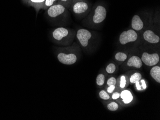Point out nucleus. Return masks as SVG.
<instances>
[{
    "instance_id": "f257e3e1",
    "label": "nucleus",
    "mask_w": 160,
    "mask_h": 120,
    "mask_svg": "<svg viewBox=\"0 0 160 120\" xmlns=\"http://www.w3.org/2000/svg\"><path fill=\"white\" fill-rule=\"evenodd\" d=\"M57 59L62 64L72 65L78 61L80 56V48L76 43L56 49Z\"/></svg>"
},
{
    "instance_id": "f03ea898",
    "label": "nucleus",
    "mask_w": 160,
    "mask_h": 120,
    "mask_svg": "<svg viewBox=\"0 0 160 120\" xmlns=\"http://www.w3.org/2000/svg\"><path fill=\"white\" fill-rule=\"evenodd\" d=\"M73 29L60 26L53 29L50 33V39L56 44L62 46H68L73 43L76 36Z\"/></svg>"
},
{
    "instance_id": "7ed1b4c3",
    "label": "nucleus",
    "mask_w": 160,
    "mask_h": 120,
    "mask_svg": "<svg viewBox=\"0 0 160 120\" xmlns=\"http://www.w3.org/2000/svg\"><path fill=\"white\" fill-rule=\"evenodd\" d=\"M46 11V17L50 23L55 25H63L69 18L68 9L62 4L57 3Z\"/></svg>"
},
{
    "instance_id": "20e7f679",
    "label": "nucleus",
    "mask_w": 160,
    "mask_h": 120,
    "mask_svg": "<svg viewBox=\"0 0 160 120\" xmlns=\"http://www.w3.org/2000/svg\"><path fill=\"white\" fill-rule=\"evenodd\" d=\"M107 11L106 8L102 5H99L94 8L92 14H91L89 17L85 20V23L88 24L92 23L95 24H99L104 22L106 18Z\"/></svg>"
},
{
    "instance_id": "39448f33",
    "label": "nucleus",
    "mask_w": 160,
    "mask_h": 120,
    "mask_svg": "<svg viewBox=\"0 0 160 120\" xmlns=\"http://www.w3.org/2000/svg\"><path fill=\"white\" fill-rule=\"evenodd\" d=\"M70 9L79 18L84 17L88 14L90 10L89 4L86 2L80 1L75 2L71 5Z\"/></svg>"
},
{
    "instance_id": "423d86ee",
    "label": "nucleus",
    "mask_w": 160,
    "mask_h": 120,
    "mask_svg": "<svg viewBox=\"0 0 160 120\" xmlns=\"http://www.w3.org/2000/svg\"><path fill=\"white\" fill-rule=\"evenodd\" d=\"M92 36V33L89 30L85 28H80L76 31L75 37L82 48L88 49Z\"/></svg>"
},
{
    "instance_id": "0eeeda50",
    "label": "nucleus",
    "mask_w": 160,
    "mask_h": 120,
    "mask_svg": "<svg viewBox=\"0 0 160 120\" xmlns=\"http://www.w3.org/2000/svg\"><path fill=\"white\" fill-rule=\"evenodd\" d=\"M138 38V35L135 30L129 29L125 31L120 34L119 41L122 45H125L130 42L136 41Z\"/></svg>"
},
{
    "instance_id": "6e6552de",
    "label": "nucleus",
    "mask_w": 160,
    "mask_h": 120,
    "mask_svg": "<svg viewBox=\"0 0 160 120\" xmlns=\"http://www.w3.org/2000/svg\"><path fill=\"white\" fill-rule=\"evenodd\" d=\"M141 60L142 63L146 66L153 67L159 63L160 56L157 53L150 54L144 52L142 55Z\"/></svg>"
},
{
    "instance_id": "1a4fd4ad",
    "label": "nucleus",
    "mask_w": 160,
    "mask_h": 120,
    "mask_svg": "<svg viewBox=\"0 0 160 120\" xmlns=\"http://www.w3.org/2000/svg\"><path fill=\"white\" fill-rule=\"evenodd\" d=\"M143 37L145 41L151 44H157L160 42V37L151 30H147L143 34Z\"/></svg>"
},
{
    "instance_id": "9d476101",
    "label": "nucleus",
    "mask_w": 160,
    "mask_h": 120,
    "mask_svg": "<svg viewBox=\"0 0 160 120\" xmlns=\"http://www.w3.org/2000/svg\"><path fill=\"white\" fill-rule=\"evenodd\" d=\"M144 27V23L140 16L134 15L132 19V27L135 31H139L142 30Z\"/></svg>"
},
{
    "instance_id": "9b49d317",
    "label": "nucleus",
    "mask_w": 160,
    "mask_h": 120,
    "mask_svg": "<svg viewBox=\"0 0 160 120\" xmlns=\"http://www.w3.org/2000/svg\"><path fill=\"white\" fill-rule=\"evenodd\" d=\"M127 64L129 67H133L137 69H140L142 66V62L140 57L136 55H133L129 58Z\"/></svg>"
},
{
    "instance_id": "f8f14e48",
    "label": "nucleus",
    "mask_w": 160,
    "mask_h": 120,
    "mask_svg": "<svg viewBox=\"0 0 160 120\" xmlns=\"http://www.w3.org/2000/svg\"><path fill=\"white\" fill-rule=\"evenodd\" d=\"M119 98H121L122 102L125 104H128L130 103L133 100V96L132 93L127 89H125L122 91L121 94H120Z\"/></svg>"
},
{
    "instance_id": "ddd939ff",
    "label": "nucleus",
    "mask_w": 160,
    "mask_h": 120,
    "mask_svg": "<svg viewBox=\"0 0 160 120\" xmlns=\"http://www.w3.org/2000/svg\"><path fill=\"white\" fill-rule=\"evenodd\" d=\"M45 0H28V5L32 6L38 13L40 10L43 9Z\"/></svg>"
},
{
    "instance_id": "4468645a",
    "label": "nucleus",
    "mask_w": 160,
    "mask_h": 120,
    "mask_svg": "<svg viewBox=\"0 0 160 120\" xmlns=\"http://www.w3.org/2000/svg\"><path fill=\"white\" fill-rule=\"evenodd\" d=\"M150 75L157 83H160V66H153L150 70Z\"/></svg>"
},
{
    "instance_id": "2eb2a0df",
    "label": "nucleus",
    "mask_w": 160,
    "mask_h": 120,
    "mask_svg": "<svg viewBox=\"0 0 160 120\" xmlns=\"http://www.w3.org/2000/svg\"><path fill=\"white\" fill-rule=\"evenodd\" d=\"M142 79V74L139 72H135L130 76L129 81L132 84H135L137 81H140Z\"/></svg>"
},
{
    "instance_id": "dca6fc26",
    "label": "nucleus",
    "mask_w": 160,
    "mask_h": 120,
    "mask_svg": "<svg viewBox=\"0 0 160 120\" xmlns=\"http://www.w3.org/2000/svg\"><path fill=\"white\" fill-rule=\"evenodd\" d=\"M115 59L118 61L123 62L125 61L127 59L128 55L124 53L119 52L115 55Z\"/></svg>"
},
{
    "instance_id": "f3484780",
    "label": "nucleus",
    "mask_w": 160,
    "mask_h": 120,
    "mask_svg": "<svg viewBox=\"0 0 160 120\" xmlns=\"http://www.w3.org/2000/svg\"><path fill=\"white\" fill-rule=\"evenodd\" d=\"M58 0H45L43 9L46 10L48 8L50 7V6L57 4L58 3Z\"/></svg>"
},
{
    "instance_id": "a211bd4d",
    "label": "nucleus",
    "mask_w": 160,
    "mask_h": 120,
    "mask_svg": "<svg viewBox=\"0 0 160 120\" xmlns=\"http://www.w3.org/2000/svg\"><path fill=\"white\" fill-rule=\"evenodd\" d=\"M105 81V76L104 74H99L97 76V79H96V82L98 85L99 86L104 85Z\"/></svg>"
},
{
    "instance_id": "6ab92c4d",
    "label": "nucleus",
    "mask_w": 160,
    "mask_h": 120,
    "mask_svg": "<svg viewBox=\"0 0 160 120\" xmlns=\"http://www.w3.org/2000/svg\"><path fill=\"white\" fill-rule=\"evenodd\" d=\"M107 108L109 111L115 112V111H117L118 110L119 108V105L117 103H115V102H111V103L108 104Z\"/></svg>"
},
{
    "instance_id": "aec40b11",
    "label": "nucleus",
    "mask_w": 160,
    "mask_h": 120,
    "mask_svg": "<svg viewBox=\"0 0 160 120\" xmlns=\"http://www.w3.org/2000/svg\"><path fill=\"white\" fill-rule=\"evenodd\" d=\"M126 77L124 75H122L119 79V88L120 89H124L127 86Z\"/></svg>"
},
{
    "instance_id": "412c9836",
    "label": "nucleus",
    "mask_w": 160,
    "mask_h": 120,
    "mask_svg": "<svg viewBox=\"0 0 160 120\" xmlns=\"http://www.w3.org/2000/svg\"><path fill=\"white\" fill-rule=\"evenodd\" d=\"M116 70V66L114 63H110L106 67V70L108 74H113Z\"/></svg>"
},
{
    "instance_id": "4be33fe9",
    "label": "nucleus",
    "mask_w": 160,
    "mask_h": 120,
    "mask_svg": "<svg viewBox=\"0 0 160 120\" xmlns=\"http://www.w3.org/2000/svg\"><path fill=\"white\" fill-rule=\"evenodd\" d=\"M57 3L62 4L68 9L72 5V0H58Z\"/></svg>"
},
{
    "instance_id": "5701e85b",
    "label": "nucleus",
    "mask_w": 160,
    "mask_h": 120,
    "mask_svg": "<svg viewBox=\"0 0 160 120\" xmlns=\"http://www.w3.org/2000/svg\"><path fill=\"white\" fill-rule=\"evenodd\" d=\"M100 98L104 100H108L110 98V96L108 93L105 90H102L99 93Z\"/></svg>"
},
{
    "instance_id": "b1692460",
    "label": "nucleus",
    "mask_w": 160,
    "mask_h": 120,
    "mask_svg": "<svg viewBox=\"0 0 160 120\" xmlns=\"http://www.w3.org/2000/svg\"><path fill=\"white\" fill-rule=\"evenodd\" d=\"M107 85L108 86L115 85L116 86L117 84V79L115 78V77H112L108 79L107 81Z\"/></svg>"
},
{
    "instance_id": "393cba45",
    "label": "nucleus",
    "mask_w": 160,
    "mask_h": 120,
    "mask_svg": "<svg viewBox=\"0 0 160 120\" xmlns=\"http://www.w3.org/2000/svg\"><path fill=\"white\" fill-rule=\"evenodd\" d=\"M119 97H120V94L117 91L113 93L112 94V98L113 100H118V98H119Z\"/></svg>"
},
{
    "instance_id": "a878e982",
    "label": "nucleus",
    "mask_w": 160,
    "mask_h": 120,
    "mask_svg": "<svg viewBox=\"0 0 160 120\" xmlns=\"http://www.w3.org/2000/svg\"><path fill=\"white\" fill-rule=\"evenodd\" d=\"M115 88L116 87L115 85L109 86L107 88V91L109 94H112L115 90Z\"/></svg>"
},
{
    "instance_id": "bb28decb",
    "label": "nucleus",
    "mask_w": 160,
    "mask_h": 120,
    "mask_svg": "<svg viewBox=\"0 0 160 120\" xmlns=\"http://www.w3.org/2000/svg\"><path fill=\"white\" fill-rule=\"evenodd\" d=\"M141 86L142 87V89H146L147 86H146V82L144 79H141Z\"/></svg>"
},
{
    "instance_id": "cd10ccee",
    "label": "nucleus",
    "mask_w": 160,
    "mask_h": 120,
    "mask_svg": "<svg viewBox=\"0 0 160 120\" xmlns=\"http://www.w3.org/2000/svg\"><path fill=\"white\" fill-rule=\"evenodd\" d=\"M140 81H137V82H136L135 84H136V87L137 89V90H139V91H141V90H143L142 89V87H141V84H140Z\"/></svg>"
},
{
    "instance_id": "c85d7f7f",
    "label": "nucleus",
    "mask_w": 160,
    "mask_h": 120,
    "mask_svg": "<svg viewBox=\"0 0 160 120\" xmlns=\"http://www.w3.org/2000/svg\"><path fill=\"white\" fill-rule=\"evenodd\" d=\"M84 0H72V4L77 2L83 1Z\"/></svg>"
},
{
    "instance_id": "c756f323",
    "label": "nucleus",
    "mask_w": 160,
    "mask_h": 120,
    "mask_svg": "<svg viewBox=\"0 0 160 120\" xmlns=\"http://www.w3.org/2000/svg\"><path fill=\"white\" fill-rule=\"evenodd\" d=\"M23 2H24V3H26V4H28V0H23Z\"/></svg>"
}]
</instances>
